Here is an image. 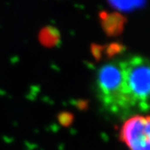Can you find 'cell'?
<instances>
[{
    "label": "cell",
    "mask_w": 150,
    "mask_h": 150,
    "mask_svg": "<svg viewBox=\"0 0 150 150\" xmlns=\"http://www.w3.org/2000/svg\"><path fill=\"white\" fill-rule=\"evenodd\" d=\"M120 63L123 70L125 94L130 110H147L150 86L148 61L141 56H133Z\"/></svg>",
    "instance_id": "6da1fadb"
},
{
    "label": "cell",
    "mask_w": 150,
    "mask_h": 150,
    "mask_svg": "<svg viewBox=\"0 0 150 150\" xmlns=\"http://www.w3.org/2000/svg\"><path fill=\"white\" fill-rule=\"evenodd\" d=\"M97 85L100 98L107 109L115 113L130 110L120 62H110L101 66L97 74Z\"/></svg>",
    "instance_id": "7a4b0ae2"
},
{
    "label": "cell",
    "mask_w": 150,
    "mask_h": 150,
    "mask_svg": "<svg viewBox=\"0 0 150 150\" xmlns=\"http://www.w3.org/2000/svg\"><path fill=\"white\" fill-rule=\"evenodd\" d=\"M149 132V117L137 115L123 124L120 137L129 150H150Z\"/></svg>",
    "instance_id": "3957f363"
},
{
    "label": "cell",
    "mask_w": 150,
    "mask_h": 150,
    "mask_svg": "<svg viewBox=\"0 0 150 150\" xmlns=\"http://www.w3.org/2000/svg\"><path fill=\"white\" fill-rule=\"evenodd\" d=\"M100 19L101 25L104 31L110 36L120 35L122 32L124 25L126 23L125 17L119 13H101Z\"/></svg>",
    "instance_id": "277c9868"
},
{
    "label": "cell",
    "mask_w": 150,
    "mask_h": 150,
    "mask_svg": "<svg viewBox=\"0 0 150 150\" xmlns=\"http://www.w3.org/2000/svg\"><path fill=\"white\" fill-rule=\"evenodd\" d=\"M40 42L44 45L46 46H53L55 45L60 40V34L57 29L53 27H45L42 29L39 35Z\"/></svg>",
    "instance_id": "5b68a950"
},
{
    "label": "cell",
    "mask_w": 150,
    "mask_h": 150,
    "mask_svg": "<svg viewBox=\"0 0 150 150\" xmlns=\"http://www.w3.org/2000/svg\"><path fill=\"white\" fill-rule=\"evenodd\" d=\"M110 4L114 6L115 8L119 10H123V11H131L133 9H136L137 7H140L144 5L141 1H122V2H117L113 1L110 2Z\"/></svg>",
    "instance_id": "8992f818"
},
{
    "label": "cell",
    "mask_w": 150,
    "mask_h": 150,
    "mask_svg": "<svg viewBox=\"0 0 150 150\" xmlns=\"http://www.w3.org/2000/svg\"><path fill=\"white\" fill-rule=\"evenodd\" d=\"M58 120L61 123V125L67 127L72 123L73 120V116L70 112H62L58 116Z\"/></svg>",
    "instance_id": "52a82bcc"
},
{
    "label": "cell",
    "mask_w": 150,
    "mask_h": 150,
    "mask_svg": "<svg viewBox=\"0 0 150 150\" xmlns=\"http://www.w3.org/2000/svg\"><path fill=\"white\" fill-rule=\"evenodd\" d=\"M122 49V46L120 45H117V44H114V45H111L109 46V49H108V53L110 55H115L117 54V52H120Z\"/></svg>",
    "instance_id": "ba28073f"
},
{
    "label": "cell",
    "mask_w": 150,
    "mask_h": 150,
    "mask_svg": "<svg viewBox=\"0 0 150 150\" xmlns=\"http://www.w3.org/2000/svg\"><path fill=\"white\" fill-rule=\"evenodd\" d=\"M92 52H93V54L95 55V57L99 59V57H100L101 55V52H102V47L100 46H98V45H93L92 46Z\"/></svg>",
    "instance_id": "9c48e42d"
}]
</instances>
